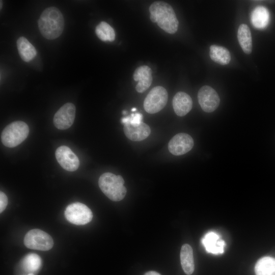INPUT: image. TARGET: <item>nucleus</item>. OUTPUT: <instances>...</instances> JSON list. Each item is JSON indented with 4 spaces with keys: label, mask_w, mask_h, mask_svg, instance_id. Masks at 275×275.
<instances>
[{
    "label": "nucleus",
    "mask_w": 275,
    "mask_h": 275,
    "mask_svg": "<svg viewBox=\"0 0 275 275\" xmlns=\"http://www.w3.org/2000/svg\"><path fill=\"white\" fill-rule=\"evenodd\" d=\"M123 130L126 137L132 141L144 140L150 135L151 132L150 127L143 122L136 126L125 124L124 125Z\"/></svg>",
    "instance_id": "15"
},
{
    "label": "nucleus",
    "mask_w": 275,
    "mask_h": 275,
    "mask_svg": "<svg viewBox=\"0 0 275 275\" xmlns=\"http://www.w3.org/2000/svg\"><path fill=\"white\" fill-rule=\"evenodd\" d=\"M38 24L41 34L45 38L55 39L60 36L63 31V15L57 8L48 7L42 12Z\"/></svg>",
    "instance_id": "1"
},
{
    "label": "nucleus",
    "mask_w": 275,
    "mask_h": 275,
    "mask_svg": "<svg viewBox=\"0 0 275 275\" xmlns=\"http://www.w3.org/2000/svg\"><path fill=\"white\" fill-rule=\"evenodd\" d=\"M23 242L29 249L43 251L51 249L54 243L52 237L48 234L38 229L28 232L24 238Z\"/></svg>",
    "instance_id": "5"
},
{
    "label": "nucleus",
    "mask_w": 275,
    "mask_h": 275,
    "mask_svg": "<svg viewBox=\"0 0 275 275\" xmlns=\"http://www.w3.org/2000/svg\"><path fill=\"white\" fill-rule=\"evenodd\" d=\"M202 243L208 253L217 255L223 254L224 252L225 242L220 239L215 232H209L206 233L202 239Z\"/></svg>",
    "instance_id": "14"
},
{
    "label": "nucleus",
    "mask_w": 275,
    "mask_h": 275,
    "mask_svg": "<svg viewBox=\"0 0 275 275\" xmlns=\"http://www.w3.org/2000/svg\"><path fill=\"white\" fill-rule=\"evenodd\" d=\"M42 264L40 257L36 254L30 253L26 255L21 261L22 269L29 273L37 271Z\"/></svg>",
    "instance_id": "22"
},
{
    "label": "nucleus",
    "mask_w": 275,
    "mask_h": 275,
    "mask_svg": "<svg viewBox=\"0 0 275 275\" xmlns=\"http://www.w3.org/2000/svg\"><path fill=\"white\" fill-rule=\"evenodd\" d=\"M151 68L146 65L137 68L133 75V79L138 81L135 90L139 93H143L146 91L151 86L153 77Z\"/></svg>",
    "instance_id": "12"
},
{
    "label": "nucleus",
    "mask_w": 275,
    "mask_h": 275,
    "mask_svg": "<svg viewBox=\"0 0 275 275\" xmlns=\"http://www.w3.org/2000/svg\"><path fill=\"white\" fill-rule=\"evenodd\" d=\"M198 99L201 107L207 113L214 111L220 103L218 94L209 86H204L200 88L198 93Z\"/></svg>",
    "instance_id": "8"
},
{
    "label": "nucleus",
    "mask_w": 275,
    "mask_h": 275,
    "mask_svg": "<svg viewBox=\"0 0 275 275\" xmlns=\"http://www.w3.org/2000/svg\"><path fill=\"white\" fill-rule=\"evenodd\" d=\"M66 219L71 224L84 225L90 222L93 218L91 209L83 203H73L66 207L64 211Z\"/></svg>",
    "instance_id": "6"
},
{
    "label": "nucleus",
    "mask_w": 275,
    "mask_h": 275,
    "mask_svg": "<svg viewBox=\"0 0 275 275\" xmlns=\"http://www.w3.org/2000/svg\"><path fill=\"white\" fill-rule=\"evenodd\" d=\"M98 38L103 41L112 42L115 39V32L113 28L105 21L100 22L95 28Z\"/></svg>",
    "instance_id": "23"
},
{
    "label": "nucleus",
    "mask_w": 275,
    "mask_h": 275,
    "mask_svg": "<svg viewBox=\"0 0 275 275\" xmlns=\"http://www.w3.org/2000/svg\"><path fill=\"white\" fill-rule=\"evenodd\" d=\"M143 115L140 113H132L130 115L123 117L121 123L123 124H129L133 126L139 125L142 122Z\"/></svg>",
    "instance_id": "24"
},
{
    "label": "nucleus",
    "mask_w": 275,
    "mask_h": 275,
    "mask_svg": "<svg viewBox=\"0 0 275 275\" xmlns=\"http://www.w3.org/2000/svg\"><path fill=\"white\" fill-rule=\"evenodd\" d=\"M180 260L184 272L188 275L192 274L194 271L195 264L193 249L189 244H184L182 246Z\"/></svg>",
    "instance_id": "18"
},
{
    "label": "nucleus",
    "mask_w": 275,
    "mask_h": 275,
    "mask_svg": "<svg viewBox=\"0 0 275 275\" xmlns=\"http://www.w3.org/2000/svg\"><path fill=\"white\" fill-rule=\"evenodd\" d=\"M75 111V107L73 103L68 102L64 104L54 115V126L61 130L70 127L74 121Z\"/></svg>",
    "instance_id": "9"
},
{
    "label": "nucleus",
    "mask_w": 275,
    "mask_h": 275,
    "mask_svg": "<svg viewBox=\"0 0 275 275\" xmlns=\"http://www.w3.org/2000/svg\"><path fill=\"white\" fill-rule=\"evenodd\" d=\"M136 110V108L133 107L132 108L131 111L134 112V111H135Z\"/></svg>",
    "instance_id": "27"
},
{
    "label": "nucleus",
    "mask_w": 275,
    "mask_h": 275,
    "mask_svg": "<svg viewBox=\"0 0 275 275\" xmlns=\"http://www.w3.org/2000/svg\"><path fill=\"white\" fill-rule=\"evenodd\" d=\"M98 184L103 193L112 201H120L126 194L124 180L120 175L104 173L100 176Z\"/></svg>",
    "instance_id": "3"
},
{
    "label": "nucleus",
    "mask_w": 275,
    "mask_h": 275,
    "mask_svg": "<svg viewBox=\"0 0 275 275\" xmlns=\"http://www.w3.org/2000/svg\"><path fill=\"white\" fill-rule=\"evenodd\" d=\"M150 18L157 23L158 26L168 33H175L179 22L174 9L169 4L163 2H155L149 7Z\"/></svg>",
    "instance_id": "2"
},
{
    "label": "nucleus",
    "mask_w": 275,
    "mask_h": 275,
    "mask_svg": "<svg viewBox=\"0 0 275 275\" xmlns=\"http://www.w3.org/2000/svg\"><path fill=\"white\" fill-rule=\"evenodd\" d=\"M144 275H161L158 272L154 271H150L146 272Z\"/></svg>",
    "instance_id": "26"
},
{
    "label": "nucleus",
    "mask_w": 275,
    "mask_h": 275,
    "mask_svg": "<svg viewBox=\"0 0 275 275\" xmlns=\"http://www.w3.org/2000/svg\"><path fill=\"white\" fill-rule=\"evenodd\" d=\"M168 94L165 88L156 86L152 88L144 101V108L149 114L156 113L166 106Z\"/></svg>",
    "instance_id": "7"
},
{
    "label": "nucleus",
    "mask_w": 275,
    "mask_h": 275,
    "mask_svg": "<svg viewBox=\"0 0 275 275\" xmlns=\"http://www.w3.org/2000/svg\"><path fill=\"white\" fill-rule=\"evenodd\" d=\"M122 114H123V115L126 114V111H123L122 112Z\"/></svg>",
    "instance_id": "28"
},
{
    "label": "nucleus",
    "mask_w": 275,
    "mask_h": 275,
    "mask_svg": "<svg viewBox=\"0 0 275 275\" xmlns=\"http://www.w3.org/2000/svg\"><path fill=\"white\" fill-rule=\"evenodd\" d=\"M251 21L253 25L257 29H264L268 24L269 13L264 7L258 6L252 12Z\"/></svg>",
    "instance_id": "20"
},
{
    "label": "nucleus",
    "mask_w": 275,
    "mask_h": 275,
    "mask_svg": "<svg viewBox=\"0 0 275 275\" xmlns=\"http://www.w3.org/2000/svg\"><path fill=\"white\" fill-rule=\"evenodd\" d=\"M17 47L20 57L24 62L32 61L37 54L35 47L24 37L17 39Z\"/></svg>",
    "instance_id": "16"
},
{
    "label": "nucleus",
    "mask_w": 275,
    "mask_h": 275,
    "mask_svg": "<svg viewBox=\"0 0 275 275\" xmlns=\"http://www.w3.org/2000/svg\"><path fill=\"white\" fill-rule=\"evenodd\" d=\"M8 204V198L3 191L0 192V212L2 213L6 209Z\"/></svg>",
    "instance_id": "25"
},
{
    "label": "nucleus",
    "mask_w": 275,
    "mask_h": 275,
    "mask_svg": "<svg viewBox=\"0 0 275 275\" xmlns=\"http://www.w3.org/2000/svg\"><path fill=\"white\" fill-rule=\"evenodd\" d=\"M237 38L244 52L250 54L253 48L252 38L250 28L246 24L242 23L239 25L237 32Z\"/></svg>",
    "instance_id": "17"
},
{
    "label": "nucleus",
    "mask_w": 275,
    "mask_h": 275,
    "mask_svg": "<svg viewBox=\"0 0 275 275\" xmlns=\"http://www.w3.org/2000/svg\"><path fill=\"white\" fill-rule=\"evenodd\" d=\"M27 275H35V274L34 273H28Z\"/></svg>",
    "instance_id": "30"
},
{
    "label": "nucleus",
    "mask_w": 275,
    "mask_h": 275,
    "mask_svg": "<svg viewBox=\"0 0 275 275\" xmlns=\"http://www.w3.org/2000/svg\"><path fill=\"white\" fill-rule=\"evenodd\" d=\"M29 133V127L24 122L14 121L7 125L1 134L2 143L9 148L15 147L28 137Z\"/></svg>",
    "instance_id": "4"
},
{
    "label": "nucleus",
    "mask_w": 275,
    "mask_h": 275,
    "mask_svg": "<svg viewBox=\"0 0 275 275\" xmlns=\"http://www.w3.org/2000/svg\"><path fill=\"white\" fill-rule=\"evenodd\" d=\"M172 104L176 114L178 116L182 117L186 115L191 109L193 100L187 93L178 92L173 97Z\"/></svg>",
    "instance_id": "13"
},
{
    "label": "nucleus",
    "mask_w": 275,
    "mask_h": 275,
    "mask_svg": "<svg viewBox=\"0 0 275 275\" xmlns=\"http://www.w3.org/2000/svg\"><path fill=\"white\" fill-rule=\"evenodd\" d=\"M194 145V142L190 135L185 133H179L169 141L168 149L172 154L178 156L189 151Z\"/></svg>",
    "instance_id": "10"
},
{
    "label": "nucleus",
    "mask_w": 275,
    "mask_h": 275,
    "mask_svg": "<svg viewBox=\"0 0 275 275\" xmlns=\"http://www.w3.org/2000/svg\"><path fill=\"white\" fill-rule=\"evenodd\" d=\"M0 2H1L0 3H1V7H1V9L2 7V1H1Z\"/></svg>",
    "instance_id": "29"
},
{
    "label": "nucleus",
    "mask_w": 275,
    "mask_h": 275,
    "mask_svg": "<svg viewBox=\"0 0 275 275\" xmlns=\"http://www.w3.org/2000/svg\"><path fill=\"white\" fill-rule=\"evenodd\" d=\"M210 57L214 62L225 65L231 61V54L226 48L216 45H212L210 47Z\"/></svg>",
    "instance_id": "19"
},
{
    "label": "nucleus",
    "mask_w": 275,
    "mask_h": 275,
    "mask_svg": "<svg viewBox=\"0 0 275 275\" xmlns=\"http://www.w3.org/2000/svg\"><path fill=\"white\" fill-rule=\"evenodd\" d=\"M255 271L256 275H275V258L264 257L256 264Z\"/></svg>",
    "instance_id": "21"
},
{
    "label": "nucleus",
    "mask_w": 275,
    "mask_h": 275,
    "mask_svg": "<svg viewBox=\"0 0 275 275\" xmlns=\"http://www.w3.org/2000/svg\"><path fill=\"white\" fill-rule=\"evenodd\" d=\"M55 156L58 163L66 171H75L79 167V160L77 156L66 146L58 147Z\"/></svg>",
    "instance_id": "11"
}]
</instances>
